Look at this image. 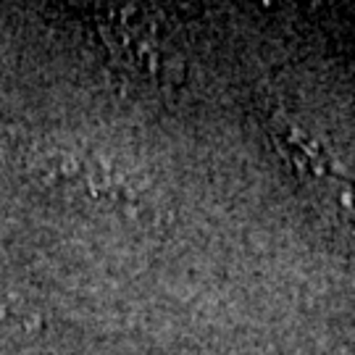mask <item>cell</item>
Returning <instances> with one entry per match:
<instances>
[{
    "instance_id": "1",
    "label": "cell",
    "mask_w": 355,
    "mask_h": 355,
    "mask_svg": "<svg viewBox=\"0 0 355 355\" xmlns=\"http://www.w3.org/2000/svg\"><path fill=\"white\" fill-rule=\"evenodd\" d=\"M274 140L277 148L284 155V161L292 166V171L303 182H345L350 179L345 174L337 161H331V155L324 153V148L318 145L313 137H308L303 129H297L295 124H287L277 119L274 121Z\"/></svg>"
}]
</instances>
